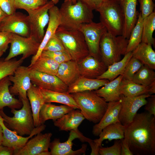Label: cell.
<instances>
[{"mask_svg":"<svg viewBox=\"0 0 155 155\" xmlns=\"http://www.w3.org/2000/svg\"><path fill=\"white\" fill-rule=\"evenodd\" d=\"M125 126L123 139L133 155L155 154V117L147 112L137 113Z\"/></svg>","mask_w":155,"mask_h":155,"instance_id":"cell-1","label":"cell"},{"mask_svg":"<svg viewBox=\"0 0 155 155\" xmlns=\"http://www.w3.org/2000/svg\"><path fill=\"white\" fill-rule=\"evenodd\" d=\"M59 11V26L65 29L78 30L81 24L93 22V10L79 1L73 4L71 0H65Z\"/></svg>","mask_w":155,"mask_h":155,"instance_id":"cell-2","label":"cell"},{"mask_svg":"<svg viewBox=\"0 0 155 155\" xmlns=\"http://www.w3.org/2000/svg\"><path fill=\"white\" fill-rule=\"evenodd\" d=\"M85 119L96 124L101 120L108 107V102L93 91L70 94Z\"/></svg>","mask_w":155,"mask_h":155,"instance_id":"cell-3","label":"cell"},{"mask_svg":"<svg viewBox=\"0 0 155 155\" xmlns=\"http://www.w3.org/2000/svg\"><path fill=\"white\" fill-rule=\"evenodd\" d=\"M100 14L101 22L108 32L116 36L122 35L124 16L119 1L118 0H102L96 10Z\"/></svg>","mask_w":155,"mask_h":155,"instance_id":"cell-4","label":"cell"},{"mask_svg":"<svg viewBox=\"0 0 155 155\" xmlns=\"http://www.w3.org/2000/svg\"><path fill=\"white\" fill-rule=\"evenodd\" d=\"M20 100L22 103V106L19 110L11 109L13 117L8 116L3 110L0 111V114L9 128L20 136L29 135L35 127L31 106L28 98Z\"/></svg>","mask_w":155,"mask_h":155,"instance_id":"cell-5","label":"cell"},{"mask_svg":"<svg viewBox=\"0 0 155 155\" xmlns=\"http://www.w3.org/2000/svg\"><path fill=\"white\" fill-rule=\"evenodd\" d=\"M56 35L61 41L72 60L78 62L89 54L84 36L79 30L67 29L59 26Z\"/></svg>","mask_w":155,"mask_h":155,"instance_id":"cell-6","label":"cell"},{"mask_svg":"<svg viewBox=\"0 0 155 155\" xmlns=\"http://www.w3.org/2000/svg\"><path fill=\"white\" fill-rule=\"evenodd\" d=\"M128 39L115 36L107 31L102 36L99 44L101 60L106 66L119 61L126 54Z\"/></svg>","mask_w":155,"mask_h":155,"instance_id":"cell-7","label":"cell"},{"mask_svg":"<svg viewBox=\"0 0 155 155\" xmlns=\"http://www.w3.org/2000/svg\"><path fill=\"white\" fill-rule=\"evenodd\" d=\"M54 5L51 1L36 9L27 11L28 14L30 36L40 43L44 36V28L49 22V10Z\"/></svg>","mask_w":155,"mask_h":155,"instance_id":"cell-8","label":"cell"},{"mask_svg":"<svg viewBox=\"0 0 155 155\" xmlns=\"http://www.w3.org/2000/svg\"><path fill=\"white\" fill-rule=\"evenodd\" d=\"M78 30L83 34L88 49L89 55L101 61L99 50L100 39L107 30L101 22L84 24Z\"/></svg>","mask_w":155,"mask_h":155,"instance_id":"cell-9","label":"cell"},{"mask_svg":"<svg viewBox=\"0 0 155 155\" xmlns=\"http://www.w3.org/2000/svg\"><path fill=\"white\" fill-rule=\"evenodd\" d=\"M40 43L31 36L25 37L12 33L9 52L4 60H9L21 55L24 60L32 55H35Z\"/></svg>","mask_w":155,"mask_h":155,"instance_id":"cell-10","label":"cell"},{"mask_svg":"<svg viewBox=\"0 0 155 155\" xmlns=\"http://www.w3.org/2000/svg\"><path fill=\"white\" fill-rule=\"evenodd\" d=\"M78 138L82 142L89 143L91 139L84 136L79 131H70L69 136L67 140L64 142H61L59 139L55 138L50 142L49 148L50 149L51 155H78L85 154L87 145L83 144L80 149L73 150L72 149V141L75 139Z\"/></svg>","mask_w":155,"mask_h":155,"instance_id":"cell-11","label":"cell"},{"mask_svg":"<svg viewBox=\"0 0 155 155\" xmlns=\"http://www.w3.org/2000/svg\"><path fill=\"white\" fill-rule=\"evenodd\" d=\"M151 96L147 94L130 97L121 94V106L119 115L120 123L126 126L131 122L139 109L146 103V99Z\"/></svg>","mask_w":155,"mask_h":155,"instance_id":"cell-12","label":"cell"},{"mask_svg":"<svg viewBox=\"0 0 155 155\" xmlns=\"http://www.w3.org/2000/svg\"><path fill=\"white\" fill-rule=\"evenodd\" d=\"M0 31L29 37L30 32L28 16L19 12L7 15L0 23Z\"/></svg>","mask_w":155,"mask_h":155,"instance_id":"cell-13","label":"cell"},{"mask_svg":"<svg viewBox=\"0 0 155 155\" xmlns=\"http://www.w3.org/2000/svg\"><path fill=\"white\" fill-rule=\"evenodd\" d=\"M30 70V68L21 65L16 70L13 75L8 76L10 81L13 83V85L9 87L10 92L13 96H18L20 99L28 98L27 91L32 84Z\"/></svg>","mask_w":155,"mask_h":155,"instance_id":"cell-14","label":"cell"},{"mask_svg":"<svg viewBox=\"0 0 155 155\" xmlns=\"http://www.w3.org/2000/svg\"><path fill=\"white\" fill-rule=\"evenodd\" d=\"M52 135L51 133L37 134L14 155H51L49 149Z\"/></svg>","mask_w":155,"mask_h":155,"instance_id":"cell-15","label":"cell"},{"mask_svg":"<svg viewBox=\"0 0 155 155\" xmlns=\"http://www.w3.org/2000/svg\"><path fill=\"white\" fill-rule=\"evenodd\" d=\"M0 125L3 131V138L1 145L11 147L14 151V154L22 148L26 143L33 136L41 132L45 129L44 124L35 127L32 133L27 137L18 135L16 132L9 129L5 125L3 118L0 114Z\"/></svg>","mask_w":155,"mask_h":155,"instance_id":"cell-16","label":"cell"},{"mask_svg":"<svg viewBox=\"0 0 155 155\" xmlns=\"http://www.w3.org/2000/svg\"><path fill=\"white\" fill-rule=\"evenodd\" d=\"M30 75L32 84L40 89L61 92H67L68 86L56 75L41 73L30 68Z\"/></svg>","mask_w":155,"mask_h":155,"instance_id":"cell-17","label":"cell"},{"mask_svg":"<svg viewBox=\"0 0 155 155\" xmlns=\"http://www.w3.org/2000/svg\"><path fill=\"white\" fill-rule=\"evenodd\" d=\"M78 64L80 76L90 78H97L107 68L102 61L89 54Z\"/></svg>","mask_w":155,"mask_h":155,"instance_id":"cell-18","label":"cell"},{"mask_svg":"<svg viewBox=\"0 0 155 155\" xmlns=\"http://www.w3.org/2000/svg\"><path fill=\"white\" fill-rule=\"evenodd\" d=\"M49 19L48 26L43 39L40 43L38 52L36 55L33 56L30 63L28 66H31L40 56L44 48L49 40L56 34L58 28L61 22L59 8L55 5L51 7L49 11Z\"/></svg>","mask_w":155,"mask_h":155,"instance_id":"cell-19","label":"cell"},{"mask_svg":"<svg viewBox=\"0 0 155 155\" xmlns=\"http://www.w3.org/2000/svg\"><path fill=\"white\" fill-rule=\"evenodd\" d=\"M137 0H121L119 2L124 16V25L122 36L128 39L135 26L138 15L136 7Z\"/></svg>","mask_w":155,"mask_h":155,"instance_id":"cell-20","label":"cell"},{"mask_svg":"<svg viewBox=\"0 0 155 155\" xmlns=\"http://www.w3.org/2000/svg\"><path fill=\"white\" fill-rule=\"evenodd\" d=\"M107 109L100 121L93 127L92 134L98 136L102 129L107 126L119 122V115L121 106V100L108 103Z\"/></svg>","mask_w":155,"mask_h":155,"instance_id":"cell-21","label":"cell"},{"mask_svg":"<svg viewBox=\"0 0 155 155\" xmlns=\"http://www.w3.org/2000/svg\"><path fill=\"white\" fill-rule=\"evenodd\" d=\"M73 109L53 121L54 125L61 131H78L79 126L85 119L79 109Z\"/></svg>","mask_w":155,"mask_h":155,"instance_id":"cell-22","label":"cell"},{"mask_svg":"<svg viewBox=\"0 0 155 155\" xmlns=\"http://www.w3.org/2000/svg\"><path fill=\"white\" fill-rule=\"evenodd\" d=\"M109 82L106 79H92L80 76L68 86L67 92L71 94L86 91L96 90Z\"/></svg>","mask_w":155,"mask_h":155,"instance_id":"cell-23","label":"cell"},{"mask_svg":"<svg viewBox=\"0 0 155 155\" xmlns=\"http://www.w3.org/2000/svg\"><path fill=\"white\" fill-rule=\"evenodd\" d=\"M11 85L8 76L0 80V111L6 106L11 109H18L22 106V101L14 97L11 94L9 87Z\"/></svg>","mask_w":155,"mask_h":155,"instance_id":"cell-24","label":"cell"},{"mask_svg":"<svg viewBox=\"0 0 155 155\" xmlns=\"http://www.w3.org/2000/svg\"><path fill=\"white\" fill-rule=\"evenodd\" d=\"M73 109L72 107L65 105L57 106L51 103H45L39 113L40 125L44 124L48 120L55 121Z\"/></svg>","mask_w":155,"mask_h":155,"instance_id":"cell-25","label":"cell"},{"mask_svg":"<svg viewBox=\"0 0 155 155\" xmlns=\"http://www.w3.org/2000/svg\"><path fill=\"white\" fill-rule=\"evenodd\" d=\"M120 91L121 94L126 97L151 94L155 93V84L145 86L136 84L131 80L122 79L120 85Z\"/></svg>","mask_w":155,"mask_h":155,"instance_id":"cell-26","label":"cell"},{"mask_svg":"<svg viewBox=\"0 0 155 155\" xmlns=\"http://www.w3.org/2000/svg\"><path fill=\"white\" fill-rule=\"evenodd\" d=\"M27 96L29 101L35 127L40 125L39 113L41 108L45 103L40 89L32 84L27 91Z\"/></svg>","mask_w":155,"mask_h":155,"instance_id":"cell-27","label":"cell"},{"mask_svg":"<svg viewBox=\"0 0 155 155\" xmlns=\"http://www.w3.org/2000/svg\"><path fill=\"white\" fill-rule=\"evenodd\" d=\"M56 75L69 86L80 76L78 62L71 60L60 64Z\"/></svg>","mask_w":155,"mask_h":155,"instance_id":"cell-28","label":"cell"},{"mask_svg":"<svg viewBox=\"0 0 155 155\" xmlns=\"http://www.w3.org/2000/svg\"><path fill=\"white\" fill-rule=\"evenodd\" d=\"M122 78V75H120L109 81L101 88L94 91L107 102L119 100L121 94L120 91V85Z\"/></svg>","mask_w":155,"mask_h":155,"instance_id":"cell-29","label":"cell"},{"mask_svg":"<svg viewBox=\"0 0 155 155\" xmlns=\"http://www.w3.org/2000/svg\"><path fill=\"white\" fill-rule=\"evenodd\" d=\"M125 126L120 123L111 124L105 127L100 133L99 138L93 140L98 148L101 146L102 142L108 139L111 141L113 140H121L124 138Z\"/></svg>","mask_w":155,"mask_h":155,"instance_id":"cell-30","label":"cell"},{"mask_svg":"<svg viewBox=\"0 0 155 155\" xmlns=\"http://www.w3.org/2000/svg\"><path fill=\"white\" fill-rule=\"evenodd\" d=\"M132 52L133 56L144 65L155 69V52L152 46L142 42Z\"/></svg>","mask_w":155,"mask_h":155,"instance_id":"cell-31","label":"cell"},{"mask_svg":"<svg viewBox=\"0 0 155 155\" xmlns=\"http://www.w3.org/2000/svg\"><path fill=\"white\" fill-rule=\"evenodd\" d=\"M40 90L45 103L57 102L69 106L74 109H79V107L70 94L43 89Z\"/></svg>","mask_w":155,"mask_h":155,"instance_id":"cell-32","label":"cell"},{"mask_svg":"<svg viewBox=\"0 0 155 155\" xmlns=\"http://www.w3.org/2000/svg\"><path fill=\"white\" fill-rule=\"evenodd\" d=\"M132 56V52L126 53L122 59L109 66L106 70L97 79H106L111 81L122 75L126 65Z\"/></svg>","mask_w":155,"mask_h":155,"instance_id":"cell-33","label":"cell"},{"mask_svg":"<svg viewBox=\"0 0 155 155\" xmlns=\"http://www.w3.org/2000/svg\"><path fill=\"white\" fill-rule=\"evenodd\" d=\"M59 64L51 58L40 56L31 66L28 67L39 72L56 75Z\"/></svg>","mask_w":155,"mask_h":155,"instance_id":"cell-34","label":"cell"},{"mask_svg":"<svg viewBox=\"0 0 155 155\" xmlns=\"http://www.w3.org/2000/svg\"><path fill=\"white\" fill-rule=\"evenodd\" d=\"M143 20L140 12L128 39L126 53L132 52L142 42Z\"/></svg>","mask_w":155,"mask_h":155,"instance_id":"cell-35","label":"cell"},{"mask_svg":"<svg viewBox=\"0 0 155 155\" xmlns=\"http://www.w3.org/2000/svg\"><path fill=\"white\" fill-rule=\"evenodd\" d=\"M142 42L153 46L155 45L153 34L155 29V13L153 12L143 19Z\"/></svg>","mask_w":155,"mask_h":155,"instance_id":"cell-36","label":"cell"},{"mask_svg":"<svg viewBox=\"0 0 155 155\" xmlns=\"http://www.w3.org/2000/svg\"><path fill=\"white\" fill-rule=\"evenodd\" d=\"M154 70L147 65H143L135 74L131 81L145 86L155 84V72Z\"/></svg>","mask_w":155,"mask_h":155,"instance_id":"cell-37","label":"cell"},{"mask_svg":"<svg viewBox=\"0 0 155 155\" xmlns=\"http://www.w3.org/2000/svg\"><path fill=\"white\" fill-rule=\"evenodd\" d=\"M24 60L11 59L0 61V80L4 78L13 75L17 68L21 65Z\"/></svg>","mask_w":155,"mask_h":155,"instance_id":"cell-38","label":"cell"},{"mask_svg":"<svg viewBox=\"0 0 155 155\" xmlns=\"http://www.w3.org/2000/svg\"><path fill=\"white\" fill-rule=\"evenodd\" d=\"M143 65L132 56L125 66L122 74V79L132 80L135 74Z\"/></svg>","mask_w":155,"mask_h":155,"instance_id":"cell-39","label":"cell"},{"mask_svg":"<svg viewBox=\"0 0 155 155\" xmlns=\"http://www.w3.org/2000/svg\"><path fill=\"white\" fill-rule=\"evenodd\" d=\"M48 2V0H15V6L16 9H23L27 11L44 5Z\"/></svg>","mask_w":155,"mask_h":155,"instance_id":"cell-40","label":"cell"},{"mask_svg":"<svg viewBox=\"0 0 155 155\" xmlns=\"http://www.w3.org/2000/svg\"><path fill=\"white\" fill-rule=\"evenodd\" d=\"M40 56L51 58L59 64L71 60V57L66 51L54 52L43 51Z\"/></svg>","mask_w":155,"mask_h":155,"instance_id":"cell-41","label":"cell"},{"mask_svg":"<svg viewBox=\"0 0 155 155\" xmlns=\"http://www.w3.org/2000/svg\"><path fill=\"white\" fill-rule=\"evenodd\" d=\"M66 51L63 43L56 34L48 41L43 51L52 52Z\"/></svg>","mask_w":155,"mask_h":155,"instance_id":"cell-42","label":"cell"},{"mask_svg":"<svg viewBox=\"0 0 155 155\" xmlns=\"http://www.w3.org/2000/svg\"><path fill=\"white\" fill-rule=\"evenodd\" d=\"M121 140H115L113 145L110 147L100 146L98 153L100 155H121Z\"/></svg>","mask_w":155,"mask_h":155,"instance_id":"cell-43","label":"cell"},{"mask_svg":"<svg viewBox=\"0 0 155 155\" xmlns=\"http://www.w3.org/2000/svg\"><path fill=\"white\" fill-rule=\"evenodd\" d=\"M140 4V10L144 19L154 12L155 4L153 0H137Z\"/></svg>","mask_w":155,"mask_h":155,"instance_id":"cell-44","label":"cell"},{"mask_svg":"<svg viewBox=\"0 0 155 155\" xmlns=\"http://www.w3.org/2000/svg\"><path fill=\"white\" fill-rule=\"evenodd\" d=\"M0 7L7 15L16 12L15 0H0Z\"/></svg>","mask_w":155,"mask_h":155,"instance_id":"cell-45","label":"cell"},{"mask_svg":"<svg viewBox=\"0 0 155 155\" xmlns=\"http://www.w3.org/2000/svg\"><path fill=\"white\" fill-rule=\"evenodd\" d=\"M12 33L0 31V51L5 52L10 43Z\"/></svg>","mask_w":155,"mask_h":155,"instance_id":"cell-46","label":"cell"},{"mask_svg":"<svg viewBox=\"0 0 155 155\" xmlns=\"http://www.w3.org/2000/svg\"><path fill=\"white\" fill-rule=\"evenodd\" d=\"M148 98L144 109L150 114L155 117V96L152 95Z\"/></svg>","mask_w":155,"mask_h":155,"instance_id":"cell-47","label":"cell"},{"mask_svg":"<svg viewBox=\"0 0 155 155\" xmlns=\"http://www.w3.org/2000/svg\"><path fill=\"white\" fill-rule=\"evenodd\" d=\"M79 1L92 10H96L100 5L102 0H77Z\"/></svg>","mask_w":155,"mask_h":155,"instance_id":"cell-48","label":"cell"},{"mask_svg":"<svg viewBox=\"0 0 155 155\" xmlns=\"http://www.w3.org/2000/svg\"><path fill=\"white\" fill-rule=\"evenodd\" d=\"M121 155H133L124 139H121Z\"/></svg>","mask_w":155,"mask_h":155,"instance_id":"cell-49","label":"cell"},{"mask_svg":"<svg viewBox=\"0 0 155 155\" xmlns=\"http://www.w3.org/2000/svg\"><path fill=\"white\" fill-rule=\"evenodd\" d=\"M14 153V150L12 148L0 145V155H12Z\"/></svg>","mask_w":155,"mask_h":155,"instance_id":"cell-50","label":"cell"},{"mask_svg":"<svg viewBox=\"0 0 155 155\" xmlns=\"http://www.w3.org/2000/svg\"><path fill=\"white\" fill-rule=\"evenodd\" d=\"M7 15L3 11L0 7V23L3 19Z\"/></svg>","mask_w":155,"mask_h":155,"instance_id":"cell-51","label":"cell"},{"mask_svg":"<svg viewBox=\"0 0 155 155\" xmlns=\"http://www.w3.org/2000/svg\"><path fill=\"white\" fill-rule=\"evenodd\" d=\"M3 138L2 127L0 125V145L2 144Z\"/></svg>","mask_w":155,"mask_h":155,"instance_id":"cell-52","label":"cell"},{"mask_svg":"<svg viewBox=\"0 0 155 155\" xmlns=\"http://www.w3.org/2000/svg\"><path fill=\"white\" fill-rule=\"evenodd\" d=\"M55 4H56L59 2V0H51Z\"/></svg>","mask_w":155,"mask_h":155,"instance_id":"cell-53","label":"cell"},{"mask_svg":"<svg viewBox=\"0 0 155 155\" xmlns=\"http://www.w3.org/2000/svg\"><path fill=\"white\" fill-rule=\"evenodd\" d=\"M73 4H75L77 2V0H71Z\"/></svg>","mask_w":155,"mask_h":155,"instance_id":"cell-54","label":"cell"},{"mask_svg":"<svg viewBox=\"0 0 155 155\" xmlns=\"http://www.w3.org/2000/svg\"><path fill=\"white\" fill-rule=\"evenodd\" d=\"M4 53V52H3L0 51V58L1 57V56L3 55Z\"/></svg>","mask_w":155,"mask_h":155,"instance_id":"cell-55","label":"cell"},{"mask_svg":"<svg viewBox=\"0 0 155 155\" xmlns=\"http://www.w3.org/2000/svg\"><path fill=\"white\" fill-rule=\"evenodd\" d=\"M118 0L119 1H120L121 0Z\"/></svg>","mask_w":155,"mask_h":155,"instance_id":"cell-56","label":"cell"}]
</instances>
